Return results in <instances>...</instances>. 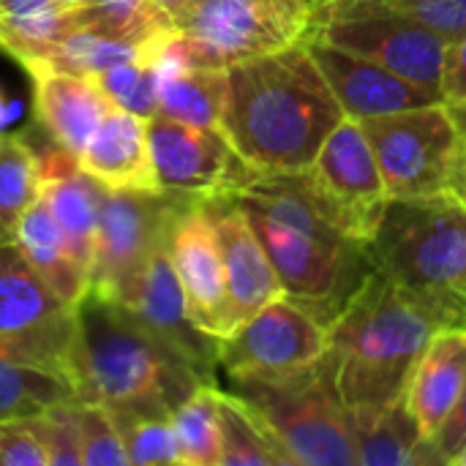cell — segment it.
Returning <instances> with one entry per match:
<instances>
[{"mask_svg": "<svg viewBox=\"0 0 466 466\" xmlns=\"http://www.w3.org/2000/svg\"><path fill=\"white\" fill-rule=\"evenodd\" d=\"M71 401H82L71 377L25 363L0 350V423L38 418Z\"/></svg>", "mask_w": 466, "mask_h": 466, "instance_id": "obj_27", "label": "cell"}, {"mask_svg": "<svg viewBox=\"0 0 466 466\" xmlns=\"http://www.w3.org/2000/svg\"><path fill=\"white\" fill-rule=\"evenodd\" d=\"M358 466L431 464L429 442L404 399L388 407L347 410Z\"/></svg>", "mask_w": 466, "mask_h": 466, "instance_id": "obj_23", "label": "cell"}, {"mask_svg": "<svg viewBox=\"0 0 466 466\" xmlns=\"http://www.w3.org/2000/svg\"><path fill=\"white\" fill-rule=\"evenodd\" d=\"M232 199L262 240L284 298L330 330L377 270L369 240L352 232L309 169L259 172Z\"/></svg>", "mask_w": 466, "mask_h": 466, "instance_id": "obj_1", "label": "cell"}, {"mask_svg": "<svg viewBox=\"0 0 466 466\" xmlns=\"http://www.w3.org/2000/svg\"><path fill=\"white\" fill-rule=\"evenodd\" d=\"M306 44L347 117L366 120L442 101L437 93L388 71L369 57L352 55L311 35L306 38Z\"/></svg>", "mask_w": 466, "mask_h": 466, "instance_id": "obj_17", "label": "cell"}, {"mask_svg": "<svg viewBox=\"0 0 466 466\" xmlns=\"http://www.w3.org/2000/svg\"><path fill=\"white\" fill-rule=\"evenodd\" d=\"M221 466H292L257 410L238 393L218 390Z\"/></svg>", "mask_w": 466, "mask_h": 466, "instance_id": "obj_29", "label": "cell"}, {"mask_svg": "<svg viewBox=\"0 0 466 466\" xmlns=\"http://www.w3.org/2000/svg\"><path fill=\"white\" fill-rule=\"evenodd\" d=\"M5 117H8V104H5V98L0 96V126L5 123Z\"/></svg>", "mask_w": 466, "mask_h": 466, "instance_id": "obj_44", "label": "cell"}, {"mask_svg": "<svg viewBox=\"0 0 466 466\" xmlns=\"http://www.w3.org/2000/svg\"><path fill=\"white\" fill-rule=\"evenodd\" d=\"M25 68L33 79V112L38 126L49 142L79 158L104 115L112 109V101L93 76L71 74L49 63H30Z\"/></svg>", "mask_w": 466, "mask_h": 466, "instance_id": "obj_18", "label": "cell"}, {"mask_svg": "<svg viewBox=\"0 0 466 466\" xmlns=\"http://www.w3.org/2000/svg\"><path fill=\"white\" fill-rule=\"evenodd\" d=\"M76 30L74 5L63 0H0V49L22 66L41 63Z\"/></svg>", "mask_w": 466, "mask_h": 466, "instance_id": "obj_26", "label": "cell"}, {"mask_svg": "<svg viewBox=\"0 0 466 466\" xmlns=\"http://www.w3.org/2000/svg\"><path fill=\"white\" fill-rule=\"evenodd\" d=\"M117 306H123L164 347L194 366L208 382L213 380L221 341L194 325L167 246L153 254L137 284Z\"/></svg>", "mask_w": 466, "mask_h": 466, "instance_id": "obj_16", "label": "cell"}, {"mask_svg": "<svg viewBox=\"0 0 466 466\" xmlns=\"http://www.w3.org/2000/svg\"><path fill=\"white\" fill-rule=\"evenodd\" d=\"M172 426L183 466H221L218 388L199 385L172 410Z\"/></svg>", "mask_w": 466, "mask_h": 466, "instance_id": "obj_31", "label": "cell"}, {"mask_svg": "<svg viewBox=\"0 0 466 466\" xmlns=\"http://www.w3.org/2000/svg\"><path fill=\"white\" fill-rule=\"evenodd\" d=\"M191 202L202 199L164 188H106L98 210L90 292L104 300L120 303L137 284L153 254L169 246L172 227Z\"/></svg>", "mask_w": 466, "mask_h": 466, "instance_id": "obj_10", "label": "cell"}, {"mask_svg": "<svg viewBox=\"0 0 466 466\" xmlns=\"http://www.w3.org/2000/svg\"><path fill=\"white\" fill-rule=\"evenodd\" d=\"M8 240H14V238H11V232L0 224V243H8Z\"/></svg>", "mask_w": 466, "mask_h": 466, "instance_id": "obj_45", "label": "cell"}, {"mask_svg": "<svg viewBox=\"0 0 466 466\" xmlns=\"http://www.w3.org/2000/svg\"><path fill=\"white\" fill-rule=\"evenodd\" d=\"M177 30L150 41L142 55L134 60L117 63L101 74H96V85L106 93V98L115 106H123L142 117H156L158 112V96H161V79L167 68V46Z\"/></svg>", "mask_w": 466, "mask_h": 466, "instance_id": "obj_28", "label": "cell"}, {"mask_svg": "<svg viewBox=\"0 0 466 466\" xmlns=\"http://www.w3.org/2000/svg\"><path fill=\"white\" fill-rule=\"evenodd\" d=\"M300 3H303V5H306V8H309L311 14H314V11H319L322 5H328V3H333V0H300Z\"/></svg>", "mask_w": 466, "mask_h": 466, "instance_id": "obj_43", "label": "cell"}, {"mask_svg": "<svg viewBox=\"0 0 466 466\" xmlns=\"http://www.w3.org/2000/svg\"><path fill=\"white\" fill-rule=\"evenodd\" d=\"M38 172H41L38 194L49 205L60 232L68 240L71 254L90 273L96 259L98 210L106 186L98 183L93 175H87L79 167V158L55 142L52 147L38 153Z\"/></svg>", "mask_w": 466, "mask_h": 466, "instance_id": "obj_20", "label": "cell"}, {"mask_svg": "<svg viewBox=\"0 0 466 466\" xmlns=\"http://www.w3.org/2000/svg\"><path fill=\"white\" fill-rule=\"evenodd\" d=\"M41 172L35 147L11 134H0V224L11 232L25 210L38 199Z\"/></svg>", "mask_w": 466, "mask_h": 466, "instance_id": "obj_33", "label": "cell"}, {"mask_svg": "<svg viewBox=\"0 0 466 466\" xmlns=\"http://www.w3.org/2000/svg\"><path fill=\"white\" fill-rule=\"evenodd\" d=\"M175 27H177V22L197 5V0H150Z\"/></svg>", "mask_w": 466, "mask_h": 466, "instance_id": "obj_42", "label": "cell"}, {"mask_svg": "<svg viewBox=\"0 0 466 466\" xmlns=\"http://www.w3.org/2000/svg\"><path fill=\"white\" fill-rule=\"evenodd\" d=\"M76 423L82 466H128V456L109 407L96 401H76Z\"/></svg>", "mask_w": 466, "mask_h": 466, "instance_id": "obj_35", "label": "cell"}, {"mask_svg": "<svg viewBox=\"0 0 466 466\" xmlns=\"http://www.w3.org/2000/svg\"><path fill=\"white\" fill-rule=\"evenodd\" d=\"M456 466H466V451L459 456V461H456Z\"/></svg>", "mask_w": 466, "mask_h": 466, "instance_id": "obj_46", "label": "cell"}, {"mask_svg": "<svg viewBox=\"0 0 466 466\" xmlns=\"http://www.w3.org/2000/svg\"><path fill=\"white\" fill-rule=\"evenodd\" d=\"M434 322L380 270L328 330V366L347 410L404 399Z\"/></svg>", "mask_w": 466, "mask_h": 466, "instance_id": "obj_3", "label": "cell"}, {"mask_svg": "<svg viewBox=\"0 0 466 466\" xmlns=\"http://www.w3.org/2000/svg\"><path fill=\"white\" fill-rule=\"evenodd\" d=\"M451 106V104H448ZM453 115L459 117L461 126V142H459V158H456V175H453V188L466 202V106H451Z\"/></svg>", "mask_w": 466, "mask_h": 466, "instance_id": "obj_41", "label": "cell"}, {"mask_svg": "<svg viewBox=\"0 0 466 466\" xmlns=\"http://www.w3.org/2000/svg\"><path fill=\"white\" fill-rule=\"evenodd\" d=\"M344 117L306 41L227 68L221 131L257 172L309 169Z\"/></svg>", "mask_w": 466, "mask_h": 466, "instance_id": "obj_2", "label": "cell"}, {"mask_svg": "<svg viewBox=\"0 0 466 466\" xmlns=\"http://www.w3.org/2000/svg\"><path fill=\"white\" fill-rule=\"evenodd\" d=\"M393 11L426 25L437 35L456 41L466 30V0H382Z\"/></svg>", "mask_w": 466, "mask_h": 466, "instance_id": "obj_37", "label": "cell"}, {"mask_svg": "<svg viewBox=\"0 0 466 466\" xmlns=\"http://www.w3.org/2000/svg\"><path fill=\"white\" fill-rule=\"evenodd\" d=\"M63 3H79V0H63Z\"/></svg>", "mask_w": 466, "mask_h": 466, "instance_id": "obj_47", "label": "cell"}, {"mask_svg": "<svg viewBox=\"0 0 466 466\" xmlns=\"http://www.w3.org/2000/svg\"><path fill=\"white\" fill-rule=\"evenodd\" d=\"M227 106V68L188 66L177 49V33L167 46V68L161 79V117L221 131Z\"/></svg>", "mask_w": 466, "mask_h": 466, "instance_id": "obj_25", "label": "cell"}, {"mask_svg": "<svg viewBox=\"0 0 466 466\" xmlns=\"http://www.w3.org/2000/svg\"><path fill=\"white\" fill-rule=\"evenodd\" d=\"M390 199L453 188L461 126L445 101L360 120Z\"/></svg>", "mask_w": 466, "mask_h": 466, "instance_id": "obj_9", "label": "cell"}, {"mask_svg": "<svg viewBox=\"0 0 466 466\" xmlns=\"http://www.w3.org/2000/svg\"><path fill=\"white\" fill-rule=\"evenodd\" d=\"M328 352V328L287 298L240 322L218 344V366L229 382L279 380L303 371Z\"/></svg>", "mask_w": 466, "mask_h": 466, "instance_id": "obj_12", "label": "cell"}, {"mask_svg": "<svg viewBox=\"0 0 466 466\" xmlns=\"http://www.w3.org/2000/svg\"><path fill=\"white\" fill-rule=\"evenodd\" d=\"M369 248L437 330H466V202L456 191L388 199Z\"/></svg>", "mask_w": 466, "mask_h": 466, "instance_id": "obj_4", "label": "cell"}, {"mask_svg": "<svg viewBox=\"0 0 466 466\" xmlns=\"http://www.w3.org/2000/svg\"><path fill=\"white\" fill-rule=\"evenodd\" d=\"M167 248L194 325L218 341L227 339L235 322L218 232L208 202H191L177 216Z\"/></svg>", "mask_w": 466, "mask_h": 466, "instance_id": "obj_14", "label": "cell"}, {"mask_svg": "<svg viewBox=\"0 0 466 466\" xmlns=\"http://www.w3.org/2000/svg\"><path fill=\"white\" fill-rule=\"evenodd\" d=\"M76 314L74 382L82 401L172 412L199 385H213L123 306L87 292Z\"/></svg>", "mask_w": 466, "mask_h": 466, "instance_id": "obj_5", "label": "cell"}, {"mask_svg": "<svg viewBox=\"0 0 466 466\" xmlns=\"http://www.w3.org/2000/svg\"><path fill=\"white\" fill-rule=\"evenodd\" d=\"M79 167L106 188L158 191L161 186L150 150V117L112 104L82 150Z\"/></svg>", "mask_w": 466, "mask_h": 466, "instance_id": "obj_21", "label": "cell"}, {"mask_svg": "<svg viewBox=\"0 0 466 466\" xmlns=\"http://www.w3.org/2000/svg\"><path fill=\"white\" fill-rule=\"evenodd\" d=\"M466 382V330H437L423 350L404 404L412 412L426 442L437 437L459 404Z\"/></svg>", "mask_w": 466, "mask_h": 466, "instance_id": "obj_22", "label": "cell"}, {"mask_svg": "<svg viewBox=\"0 0 466 466\" xmlns=\"http://www.w3.org/2000/svg\"><path fill=\"white\" fill-rule=\"evenodd\" d=\"M309 172L352 232L371 240L390 197L360 120L344 117L319 147Z\"/></svg>", "mask_w": 466, "mask_h": 466, "instance_id": "obj_15", "label": "cell"}, {"mask_svg": "<svg viewBox=\"0 0 466 466\" xmlns=\"http://www.w3.org/2000/svg\"><path fill=\"white\" fill-rule=\"evenodd\" d=\"M76 333V306L41 279L14 240L0 243V350L74 380Z\"/></svg>", "mask_w": 466, "mask_h": 466, "instance_id": "obj_11", "label": "cell"}, {"mask_svg": "<svg viewBox=\"0 0 466 466\" xmlns=\"http://www.w3.org/2000/svg\"><path fill=\"white\" fill-rule=\"evenodd\" d=\"M309 33L311 11L300 0H197L177 22V49L188 66L229 68Z\"/></svg>", "mask_w": 466, "mask_h": 466, "instance_id": "obj_8", "label": "cell"}, {"mask_svg": "<svg viewBox=\"0 0 466 466\" xmlns=\"http://www.w3.org/2000/svg\"><path fill=\"white\" fill-rule=\"evenodd\" d=\"M232 393L257 410L292 466H358L328 358L279 380L232 382Z\"/></svg>", "mask_w": 466, "mask_h": 466, "instance_id": "obj_6", "label": "cell"}, {"mask_svg": "<svg viewBox=\"0 0 466 466\" xmlns=\"http://www.w3.org/2000/svg\"><path fill=\"white\" fill-rule=\"evenodd\" d=\"M311 38L369 57L442 98L451 41L382 0H333L311 14Z\"/></svg>", "mask_w": 466, "mask_h": 466, "instance_id": "obj_7", "label": "cell"}, {"mask_svg": "<svg viewBox=\"0 0 466 466\" xmlns=\"http://www.w3.org/2000/svg\"><path fill=\"white\" fill-rule=\"evenodd\" d=\"M44 448L49 466H82V442L76 423V401L52 407L49 412L30 418Z\"/></svg>", "mask_w": 466, "mask_h": 466, "instance_id": "obj_36", "label": "cell"}, {"mask_svg": "<svg viewBox=\"0 0 466 466\" xmlns=\"http://www.w3.org/2000/svg\"><path fill=\"white\" fill-rule=\"evenodd\" d=\"M76 27L126 44H150L177 30L150 0H79L71 3Z\"/></svg>", "mask_w": 466, "mask_h": 466, "instance_id": "obj_30", "label": "cell"}, {"mask_svg": "<svg viewBox=\"0 0 466 466\" xmlns=\"http://www.w3.org/2000/svg\"><path fill=\"white\" fill-rule=\"evenodd\" d=\"M150 150L164 191L202 202L240 194L259 172L235 150L224 131L150 117Z\"/></svg>", "mask_w": 466, "mask_h": 466, "instance_id": "obj_13", "label": "cell"}, {"mask_svg": "<svg viewBox=\"0 0 466 466\" xmlns=\"http://www.w3.org/2000/svg\"><path fill=\"white\" fill-rule=\"evenodd\" d=\"M208 208L216 221L224 270H227L232 322L238 328L268 303L284 298V289L262 240L257 238L240 205L229 197V199H210Z\"/></svg>", "mask_w": 466, "mask_h": 466, "instance_id": "obj_19", "label": "cell"}, {"mask_svg": "<svg viewBox=\"0 0 466 466\" xmlns=\"http://www.w3.org/2000/svg\"><path fill=\"white\" fill-rule=\"evenodd\" d=\"M147 46V44H145ZM139 44H126V41H115V38H104V35H96L90 30H82L76 27L74 33H68L46 60L41 63H49L55 68H63V71H71V74H85V76H96L117 63H126V60H134L137 55H142Z\"/></svg>", "mask_w": 466, "mask_h": 466, "instance_id": "obj_34", "label": "cell"}, {"mask_svg": "<svg viewBox=\"0 0 466 466\" xmlns=\"http://www.w3.org/2000/svg\"><path fill=\"white\" fill-rule=\"evenodd\" d=\"M442 101L466 106V30L448 46L442 66Z\"/></svg>", "mask_w": 466, "mask_h": 466, "instance_id": "obj_40", "label": "cell"}, {"mask_svg": "<svg viewBox=\"0 0 466 466\" xmlns=\"http://www.w3.org/2000/svg\"><path fill=\"white\" fill-rule=\"evenodd\" d=\"M14 243L66 303L79 306L85 300L90 292V273L71 254L68 240L41 194L14 227Z\"/></svg>", "mask_w": 466, "mask_h": 466, "instance_id": "obj_24", "label": "cell"}, {"mask_svg": "<svg viewBox=\"0 0 466 466\" xmlns=\"http://www.w3.org/2000/svg\"><path fill=\"white\" fill-rule=\"evenodd\" d=\"M0 466H49L46 448L30 418L0 423Z\"/></svg>", "mask_w": 466, "mask_h": 466, "instance_id": "obj_38", "label": "cell"}, {"mask_svg": "<svg viewBox=\"0 0 466 466\" xmlns=\"http://www.w3.org/2000/svg\"><path fill=\"white\" fill-rule=\"evenodd\" d=\"M466 451V382L456 410L445 420V426L437 431V437L429 442L431 464H456L459 456Z\"/></svg>", "mask_w": 466, "mask_h": 466, "instance_id": "obj_39", "label": "cell"}, {"mask_svg": "<svg viewBox=\"0 0 466 466\" xmlns=\"http://www.w3.org/2000/svg\"><path fill=\"white\" fill-rule=\"evenodd\" d=\"M115 426L120 431L126 456L131 466H172L180 464V448L172 426V412L161 410H131L109 407Z\"/></svg>", "mask_w": 466, "mask_h": 466, "instance_id": "obj_32", "label": "cell"}]
</instances>
